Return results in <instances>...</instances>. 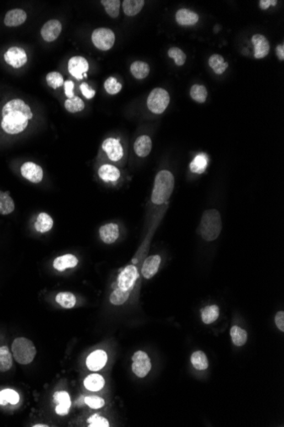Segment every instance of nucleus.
<instances>
[{
  "label": "nucleus",
  "instance_id": "obj_6",
  "mask_svg": "<svg viewBox=\"0 0 284 427\" xmlns=\"http://www.w3.org/2000/svg\"><path fill=\"white\" fill-rule=\"evenodd\" d=\"M170 97L168 92L163 88L152 90L147 98V108L155 114H163L168 108Z\"/></svg>",
  "mask_w": 284,
  "mask_h": 427
},
{
  "label": "nucleus",
  "instance_id": "obj_4",
  "mask_svg": "<svg viewBox=\"0 0 284 427\" xmlns=\"http://www.w3.org/2000/svg\"><path fill=\"white\" fill-rule=\"evenodd\" d=\"M11 350L15 360L22 365L31 364L36 357V347L30 339L24 337L15 339L12 343Z\"/></svg>",
  "mask_w": 284,
  "mask_h": 427
},
{
  "label": "nucleus",
  "instance_id": "obj_30",
  "mask_svg": "<svg viewBox=\"0 0 284 427\" xmlns=\"http://www.w3.org/2000/svg\"><path fill=\"white\" fill-rule=\"evenodd\" d=\"M130 72L135 78L142 80V79L146 78L149 75V65L144 61H135L130 66Z\"/></svg>",
  "mask_w": 284,
  "mask_h": 427
},
{
  "label": "nucleus",
  "instance_id": "obj_51",
  "mask_svg": "<svg viewBox=\"0 0 284 427\" xmlns=\"http://www.w3.org/2000/svg\"><path fill=\"white\" fill-rule=\"evenodd\" d=\"M34 427H47L49 425H46V424H35V425H33Z\"/></svg>",
  "mask_w": 284,
  "mask_h": 427
},
{
  "label": "nucleus",
  "instance_id": "obj_47",
  "mask_svg": "<svg viewBox=\"0 0 284 427\" xmlns=\"http://www.w3.org/2000/svg\"><path fill=\"white\" fill-rule=\"evenodd\" d=\"M73 87H74V83L72 81H66V82H64L65 94L68 98H72V97H74Z\"/></svg>",
  "mask_w": 284,
  "mask_h": 427
},
{
  "label": "nucleus",
  "instance_id": "obj_20",
  "mask_svg": "<svg viewBox=\"0 0 284 427\" xmlns=\"http://www.w3.org/2000/svg\"><path fill=\"white\" fill-rule=\"evenodd\" d=\"M152 149V139L147 135H141L138 136L134 144V151L135 155L141 158H145L146 156H149Z\"/></svg>",
  "mask_w": 284,
  "mask_h": 427
},
{
  "label": "nucleus",
  "instance_id": "obj_32",
  "mask_svg": "<svg viewBox=\"0 0 284 427\" xmlns=\"http://www.w3.org/2000/svg\"><path fill=\"white\" fill-rule=\"evenodd\" d=\"M15 210L14 200L6 192L0 191V214L9 215Z\"/></svg>",
  "mask_w": 284,
  "mask_h": 427
},
{
  "label": "nucleus",
  "instance_id": "obj_35",
  "mask_svg": "<svg viewBox=\"0 0 284 427\" xmlns=\"http://www.w3.org/2000/svg\"><path fill=\"white\" fill-rule=\"evenodd\" d=\"M20 401L19 394L17 391L11 389H6L0 391V405L6 406V405H16Z\"/></svg>",
  "mask_w": 284,
  "mask_h": 427
},
{
  "label": "nucleus",
  "instance_id": "obj_34",
  "mask_svg": "<svg viewBox=\"0 0 284 427\" xmlns=\"http://www.w3.org/2000/svg\"><path fill=\"white\" fill-rule=\"evenodd\" d=\"M231 337L233 344L237 346H243L248 339V333L238 326H233L231 328Z\"/></svg>",
  "mask_w": 284,
  "mask_h": 427
},
{
  "label": "nucleus",
  "instance_id": "obj_50",
  "mask_svg": "<svg viewBox=\"0 0 284 427\" xmlns=\"http://www.w3.org/2000/svg\"><path fill=\"white\" fill-rule=\"evenodd\" d=\"M276 56L278 57L279 60L283 61L284 60V45H279L276 48Z\"/></svg>",
  "mask_w": 284,
  "mask_h": 427
},
{
  "label": "nucleus",
  "instance_id": "obj_17",
  "mask_svg": "<svg viewBox=\"0 0 284 427\" xmlns=\"http://www.w3.org/2000/svg\"><path fill=\"white\" fill-rule=\"evenodd\" d=\"M108 362V354L102 350L97 349L88 355L86 360V365L91 371H99L105 367Z\"/></svg>",
  "mask_w": 284,
  "mask_h": 427
},
{
  "label": "nucleus",
  "instance_id": "obj_12",
  "mask_svg": "<svg viewBox=\"0 0 284 427\" xmlns=\"http://www.w3.org/2000/svg\"><path fill=\"white\" fill-rule=\"evenodd\" d=\"M68 71L70 74L77 79L82 80L83 77H86V73L88 72L89 65L87 60L84 57L80 56H72L68 61Z\"/></svg>",
  "mask_w": 284,
  "mask_h": 427
},
{
  "label": "nucleus",
  "instance_id": "obj_23",
  "mask_svg": "<svg viewBox=\"0 0 284 427\" xmlns=\"http://www.w3.org/2000/svg\"><path fill=\"white\" fill-rule=\"evenodd\" d=\"M175 20L180 26H193L198 23L199 15L188 9H180L176 12Z\"/></svg>",
  "mask_w": 284,
  "mask_h": 427
},
{
  "label": "nucleus",
  "instance_id": "obj_45",
  "mask_svg": "<svg viewBox=\"0 0 284 427\" xmlns=\"http://www.w3.org/2000/svg\"><path fill=\"white\" fill-rule=\"evenodd\" d=\"M84 402L89 408H93V409H98V408H102L105 405L104 399L102 397H97V396H90V397H85Z\"/></svg>",
  "mask_w": 284,
  "mask_h": 427
},
{
  "label": "nucleus",
  "instance_id": "obj_18",
  "mask_svg": "<svg viewBox=\"0 0 284 427\" xmlns=\"http://www.w3.org/2000/svg\"><path fill=\"white\" fill-rule=\"evenodd\" d=\"M252 43L254 47V57L262 59L270 52V43L265 36L261 34H254L252 37Z\"/></svg>",
  "mask_w": 284,
  "mask_h": 427
},
{
  "label": "nucleus",
  "instance_id": "obj_9",
  "mask_svg": "<svg viewBox=\"0 0 284 427\" xmlns=\"http://www.w3.org/2000/svg\"><path fill=\"white\" fill-rule=\"evenodd\" d=\"M132 371L137 377L144 378L149 374L152 369V364L148 355L144 351L139 350L132 357Z\"/></svg>",
  "mask_w": 284,
  "mask_h": 427
},
{
  "label": "nucleus",
  "instance_id": "obj_40",
  "mask_svg": "<svg viewBox=\"0 0 284 427\" xmlns=\"http://www.w3.org/2000/svg\"><path fill=\"white\" fill-rule=\"evenodd\" d=\"M130 293L124 292L119 289H115L113 290V293L111 294L110 302L114 305H124V303L126 302L129 298H130Z\"/></svg>",
  "mask_w": 284,
  "mask_h": 427
},
{
  "label": "nucleus",
  "instance_id": "obj_10",
  "mask_svg": "<svg viewBox=\"0 0 284 427\" xmlns=\"http://www.w3.org/2000/svg\"><path fill=\"white\" fill-rule=\"evenodd\" d=\"M6 63L14 68H21L28 62V55L26 50L21 47H11L4 56Z\"/></svg>",
  "mask_w": 284,
  "mask_h": 427
},
{
  "label": "nucleus",
  "instance_id": "obj_33",
  "mask_svg": "<svg viewBox=\"0 0 284 427\" xmlns=\"http://www.w3.org/2000/svg\"><path fill=\"white\" fill-rule=\"evenodd\" d=\"M13 365V358L6 345L0 347V372H6Z\"/></svg>",
  "mask_w": 284,
  "mask_h": 427
},
{
  "label": "nucleus",
  "instance_id": "obj_31",
  "mask_svg": "<svg viewBox=\"0 0 284 427\" xmlns=\"http://www.w3.org/2000/svg\"><path fill=\"white\" fill-rule=\"evenodd\" d=\"M202 320L205 324H211L218 319L220 309L216 305H209L201 311Z\"/></svg>",
  "mask_w": 284,
  "mask_h": 427
},
{
  "label": "nucleus",
  "instance_id": "obj_37",
  "mask_svg": "<svg viewBox=\"0 0 284 427\" xmlns=\"http://www.w3.org/2000/svg\"><path fill=\"white\" fill-rule=\"evenodd\" d=\"M190 95L191 97L197 103H204L207 99V89L202 85H194L191 88Z\"/></svg>",
  "mask_w": 284,
  "mask_h": 427
},
{
  "label": "nucleus",
  "instance_id": "obj_44",
  "mask_svg": "<svg viewBox=\"0 0 284 427\" xmlns=\"http://www.w3.org/2000/svg\"><path fill=\"white\" fill-rule=\"evenodd\" d=\"M88 426L89 427H109V422L108 419L100 416L99 414H94L88 419Z\"/></svg>",
  "mask_w": 284,
  "mask_h": 427
},
{
  "label": "nucleus",
  "instance_id": "obj_46",
  "mask_svg": "<svg viewBox=\"0 0 284 427\" xmlns=\"http://www.w3.org/2000/svg\"><path fill=\"white\" fill-rule=\"evenodd\" d=\"M80 90L83 97H85L87 99H91L96 96V91L92 89L91 87L88 86L87 83L81 84Z\"/></svg>",
  "mask_w": 284,
  "mask_h": 427
},
{
  "label": "nucleus",
  "instance_id": "obj_3",
  "mask_svg": "<svg viewBox=\"0 0 284 427\" xmlns=\"http://www.w3.org/2000/svg\"><path fill=\"white\" fill-rule=\"evenodd\" d=\"M222 230V220L220 211L212 208L204 211L199 225V231L206 242H213L218 238Z\"/></svg>",
  "mask_w": 284,
  "mask_h": 427
},
{
  "label": "nucleus",
  "instance_id": "obj_42",
  "mask_svg": "<svg viewBox=\"0 0 284 427\" xmlns=\"http://www.w3.org/2000/svg\"><path fill=\"white\" fill-rule=\"evenodd\" d=\"M168 55L170 58L174 59L177 66H182L186 61V56L183 50L179 48L172 47L168 50Z\"/></svg>",
  "mask_w": 284,
  "mask_h": 427
},
{
  "label": "nucleus",
  "instance_id": "obj_16",
  "mask_svg": "<svg viewBox=\"0 0 284 427\" xmlns=\"http://www.w3.org/2000/svg\"><path fill=\"white\" fill-rule=\"evenodd\" d=\"M161 264V257L159 255H152L147 257L144 261L141 268V275L145 279L149 280L153 277L159 269Z\"/></svg>",
  "mask_w": 284,
  "mask_h": 427
},
{
  "label": "nucleus",
  "instance_id": "obj_27",
  "mask_svg": "<svg viewBox=\"0 0 284 427\" xmlns=\"http://www.w3.org/2000/svg\"><path fill=\"white\" fill-rule=\"evenodd\" d=\"M84 386L88 391H98L102 390L105 385V380L102 375L98 374H92L85 378L84 380Z\"/></svg>",
  "mask_w": 284,
  "mask_h": 427
},
{
  "label": "nucleus",
  "instance_id": "obj_36",
  "mask_svg": "<svg viewBox=\"0 0 284 427\" xmlns=\"http://www.w3.org/2000/svg\"><path fill=\"white\" fill-rule=\"evenodd\" d=\"M191 362L197 370H206L209 367L207 357L201 350H198L193 353L191 357Z\"/></svg>",
  "mask_w": 284,
  "mask_h": 427
},
{
  "label": "nucleus",
  "instance_id": "obj_29",
  "mask_svg": "<svg viewBox=\"0 0 284 427\" xmlns=\"http://www.w3.org/2000/svg\"><path fill=\"white\" fill-rule=\"evenodd\" d=\"M210 67L214 70L216 75H221L225 73L227 67L229 66L228 62L224 60V57L218 54H214L209 59Z\"/></svg>",
  "mask_w": 284,
  "mask_h": 427
},
{
  "label": "nucleus",
  "instance_id": "obj_48",
  "mask_svg": "<svg viewBox=\"0 0 284 427\" xmlns=\"http://www.w3.org/2000/svg\"><path fill=\"white\" fill-rule=\"evenodd\" d=\"M275 322H276V327L281 332L284 331V312L283 311H278L275 316Z\"/></svg>",
  "mask_w": 284,
  "mask_h": 427
},
{
  "label": "nucleus",
  "instance_id": "obj_41",
  "mask_svg": "<svg viewBox=\"0 0 284 427\" xmlns=\"http://www.w3.org/2000/svg\"><path fill=\"white\" fill-rule=\"evenodd\" d=\"M48 86L55 90L64 85V78L61 74L58 72H50L46 76Z\"/></svg>",
  "mask_w": 284,
  "mask_h": 427
},
{
  "label": "nucleus",
  "instance_id": "obj_43",
  "mask_svg": "<svg viewBox=\"0 0 284 427\" xmlns=\"http://www.w3.org/2000/svg\"><path fill=\"white\" fill-rule=\"evenodd\" d=\"M122 84L117 81L116 78L109 77L104 83V88L108 94L116 95L122 90Z\"/></svg>",
  "mask_w": 284,
  "mask_h": 427
},
{
  "label": "nucleus",
  "instance_id": "obj_26",
  "mask_svg": "<svg viewBox=\"0 0 284 427\" xmlns=\"http://www.w3.org/2000/svg\"><path fill=\"white\" fill-rule=\"evenodd\" d=\"M145 6L144 0H124L123 1V9L124 14L128 17H134L139 14Z\"/></svg>",
  "mask_w": 284,
  "mask_h": 427
},
{
  "label": "nucleus",
  "instance_id": "obj_22",
  "mask_svg": "<svg viewBox=\"0 0 284 427\" xmlns=\"http://www.w3.org/2000/svg\"><path fill=\"white\" fill-rule=\"evenodd\" d=\"M77 264H78V259L76 256L72 254H65L55 258V260L53 262V267L57 271L63 272L66 269L75 268Z\"/></svg>",
  "mask_w": 284,
  "mask_h": 427
},
{
  "label": "nucleus",
  "instance_id": "obj_2",
  "mask_svg": "<svg viewBox=\"0 0 284 427\" xmlns=\"http://www.w3.org/2000/svg\"><path fill=\"white\" fill-rule=\"evenodd\" d=\"M174 188V177L168 170H162L155 177L154 184L151 195V202L155 206H161L168 203Z\"/></svg>",
  "mask_w": 284,
  "mask_h": 427
},
{
  "label": "nucleus",
  "instance_id": "obj_49",
  "mask_svg": "<svg viewBox=\"0 0 284 427\" xmlns=\"http://www.w3.org/2000/svg\"><path fill=\"white\" fill-rule=\"evenodd\" d=\"M259 3L260 9L263 10V11H265V10H267L270 6H276L277 1H276V0H260Z\"/></svg>",
  "mask_w": 284,
  "mask_h": 427
},
{
  "label": "nucleus",
  "instance_id": "obj_38",
  "mask_svg": "<svg viewBox=\"0 0 284 427\" xmlns=\"http://www.w3.org/2000/svg\"><path fill=\"white\" fill-rule=\"evenodd\" d=\"M84 107H85L84 103L80 97H75V96L72 98L66 99V102H65V108L67 111L72 113V114L83 111Z\"/></svg>",
  "mask_w": 284,
  "mask_h": 427
},
{
  "label": "nucleus",
  "instance_id": "obj_11",
  "mask_svg": "<svg viewBox=\"0 0 284 427\" xmlns=\"http://www.w3.org/2000/svg\"><path fill=\"white\" fill-rule=\"evenodd\" d=\"M22 177L33 183H39L44 178V171L40 166L28 161L21 167Z\"/></svg>",
  "mask_w": 284,
  "mask_h": 427
},
{
  "label": "nucleus",
  "instance_id": "obj_24",
  "mask_svg": "<svg viewBox=\"0 0 284 427\" xmlns=\"http://www.w3.org/2000/svg\"><path fill=\"white\" fill-rule=\"evenodd\" d=\"M54 226V220L52 217L47 212H40L37 217L34 224V228L39 233H48L52 230Z\"/></svg>",
  "mask_w": 284,
  "mask_h": 427
},
{
  "label": "nucleus",
  "instance_id": "obj_5",
  "mask_svg": "<svg viewBox=\"0 0 284 427\" xmlns=\"http://www.w3.org/2000/svg\"><path fill=\"white\" fill-rule=\"evenodd\" d=\"M136 263H137V261L135 262L134 260L132 264H129L122 269L121 272L119 273V276H118V279H117L116 289L131 294V292L135 288L136 280H138L139 276H140L138 268L135 265Z\"/></svg>",
  "mask_w": 284,
  "mask_h": 427
},
{
  "label": "nucleus",
  "instance_id": "obj_14",
  "mask_svg": "<svg viewBox=\"0 0 284 427\" xmlns=\"http://www.w3.org/2000/svg\"><path fill=\"white\" fill-rule=\"evenodd\" d=\"M62 30V25L58 20H50L41 28V36L46 42H53L58 39Z\"/></svg>",
  "mask_w": 284,
  "mask_h": 427
},
{
  "label": "nucleus",
  "instance_id": "obj_39",
  "mask_svg": "<svg viewBox=\"0 0 284 427\" xmlns=\"http://www.w3.org/2000/svg\"><path fill=\"white\" fill-rule=\"evenodd\" d=\"M101 3L104 6L106 12L112 18L119 17L121 2L119 0H102Z\"/></svg>",
  "mask_w": 284,
  "mask_h": 427
},
{
  "label": "nucleus",
  "instance_id": "obj_15",
  "mask_svg": "<svg viewBox=\"0 0 284 427\" xmlns=\"http://www.w3.org/2000/svg\"><path fill=\"white\" fill-rule=\"evenodd\" d=\"M119 226L116 223H108L99 229L100 238L106 244H113L119 239Z\"/></svg>",
  "mask_w": 284,
  "mask_h": 427
},
{
  "label": "nucleus",
  "instance_id": "obj_19",
  "mask_svg": "<svg viewBox=\"0 0 284 427\" xmlns=\"http://www.w3.org/2000/svg\"><path fill=\"white\" fill-rule=\"evenodd\" d=\"M54 402L57 404L55 407V412L59 415H66L69 412L71 407V398L69 394L66 391H56L54 396Z\"/></svg>",
  "mask_w": 284,
  "mask_h": 427
},
{
  "label": "nucleus",
  "instance_id": "obj_21",
  "mask_svg": "<svg viewBox=\"0 0 284 427\" xmlns=\"http://www.w3.org/2000/svg\"><path fill=\"white\" fill-rule=\"evenodd\" d=\"M27 18H28V15L23 10L14 9L6 13V17H5V24L11 28L18 27L25 23Z\"/></svg>",
  "mask_w": 284,
  "mask_h": 427
},
{
  "label": "nucleus",
  "instance_id": "obj_8",
  "mask_svg": "<svg viewBox=\"0 0 284 427\" xmlns=\"http://www.w3.org/2000/svg\"><path fill=\"white\" fill-rule=\"evenodd\" d=\"M92 42L101 50H110L115 43V34L109 28H97L92 33Z\"/></svg>",
  "mask_w": 284,
  "mask_h": 427
},
{
  "label": "nucleus",
  "instance_id": "obj_13",
  "mask_svg": "<svg viewBox=\"0 0 284 427\" xmlns=\"http://www.w3.org/2000/svg\"><path fill=\"white\" fill-rule=\"evenodd\" d=\"M97 173L100 179L107 183H117L121 178V171L113 164H102Z\"/></svg>",
  "mask_w": 284,
  "mask_h": 427
},
{
  "label": "nucleus",
  "instance_id": "obj_1",
  "mask_svg": "<svg viewBox=\"0 0 284 427\" xmlns=\"http://www.w3.org/2000/svg\"><path fill=\"white\" fill-rule=\"evenodd\" d=\"M33 118V112L24 101L19 98L13 99L2 109L1 128L6 133L17 135L28 128L29 120Z\"/></svg>",
  "mask_w": 284,
  "mask_h": 427
},
{
  "label": "nucleus",
  "instance_id": "obj_25",
  "mask_svg": "<svg viewBox=\"0 0 284 427\" xmlns=\"http://www.w3.org/2000/svg\"><path fill=\"white\" fill-rule=\"evenodd\" d=\"M208 164H209V158L207 155L204 153H200L197 155L190 164L191 172L196 174H202L207 169Z\"/></svg>",
  "mask_w": 284,
  "mask_h": 427
},
{
  "label": "nucleus",
  "instance_id": "obj_28",
  "mask_svg": "<svg viewBox=\"0 0 284 427\" xmlns=\"http://www.w3.org/2000/svg\"><path fill=\"white\" fill-rule=\"evenodd\" d=\"M55 301L62 308L72 309L76 305L77 299L74 294L70 292H61L55 296Z\"/></svg>",
  "mask_w": 284,
  "mask_h": 427
},
{
  "label": "nucleus",
  "instance_id": "obj_7",
  "mask_svg": "<svg viewBox=\"0 0 284 427\" xmlns=\"http://www.w3.org/2000/svg\"><path fill=\"white\" fill-rule=\"evenodd\" d=\"M102 150L105 153L108 160L113 163H119L124 160L125 153L120 139L116 137L105 139L102 143Z\"/></svg>",
  "mask_w": 284,
  "mask_h": 427
}]
</instances>
